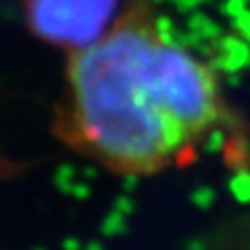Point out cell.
I'll return each mask as SVG.
<instances>
[{
  "instance_id": "cell-1",
  "label": "cell",
  "mask_w": 250,
  "mask_h": 250,
  "mask_svg": "<svg viewBox=\"0 0 250 250\" xmlns=\"http://www.w3.org/2000/svg\"><path fill=\"white\" fill-rule=\"evenodd\" d=\"M225 119L213 69L169 36L150 0H129L69 50L52 131L108 173L150 177L188 163Z\"/></svg>"
},
{
  "instance_id": "cell-2",
  "label": "cell",
  "mask_w": 250,
  "mask_h": 250,
  "mask_svg": "<svg viewBox=\"0 0 250 250\" xmlns=\"http://www.w3.org/2000/svg\"><path fill=\"white\" fill-rule=\"evenodd\" d=\"M113 0H27V13L34 27L50 42L80 48L92 42L100 23L108 15Z\"/></svg>"
}]
</instances>
